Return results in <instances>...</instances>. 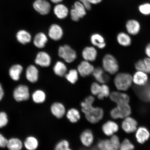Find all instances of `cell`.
<instances>
[{"mask_svg": "<svg viewBox=\"0 0 150 150\" xmlns=\"http://www.w3.org/2000/svg\"><path fill=\"white\" fill-rule=\"evenodd\" d=\"M136 86L135 90L139 98L145 102H150V81L143 86Z\"/></svg>", "mask_w": 150, "mask_h": 150, "instance_id": "7c38bea8", "label": "cell"}, {"mask_svg": "<svg viewBox=\"0 0 150 150\" xmlns=\"http://www.w3.org/2000/svg\"><path fill=\"white\" fill-rule=\"evenodd\" d=\"M138 9L141 13L144 16L150 15V4L146 3L141 5L139 6Z\"/></svg>", "mask_w": 150, "mask_h": 150, "instance_id": "60d3db41", "label": "cell"}, {"mask_svg": "<svg viewBox=\"0 0 150 150\" xmlns=\"http://www.w3.org/2000/svg\"><path fill=\"white\" fill-rule=\"evenodd\" d=\"M24 146L28 150L36 149L38 146V141L33 137H28L24 142Z\"/></svg>", "mask_w": 150, "mask_h": 150, "instance_id": "e575fe53", "label": "cell"}, {"mask_svg": "<svg viewBox=\"0 0 150 150\" xmlns=\"http://www.w3.org/2000/svg\"><path fill=\"white\" fill-rule=\"evenodd\" d=\"M131 112V107L128 103L117 105V107L111 110L110 117L114 119H124L130 116Z\"/></svg>", "mask_w": 150, "mask_h": 150, "instance_id": "277c9868", "label": "cell"}, {"mask_svg": "<svg viewBox=\"0 0 150 150\" xmlns=\"http://www.w3.org/2000/svg\"><path fill=\"white\" fill-rule=\"evenodd\" d=\"M104 70L111 75L117 74L119 69V63L116 58L111 54H106L102 61Z\"/></svg>", "mask_w": 150, "mask_h": 150, "instance_id": "3957f363", "label": "cell"}, {"mask_svg": "<svg viewBox=\"0 0 150 150\" xmlns=\"http://www.w3.org/2000/svg\"><path fill=\"white\" fill-rule=\"evenodd\" d=\"M125 28L127 33L129 34L135 35L139 33L141 29V25L138 21L135 19H130L126 22Z\"/></svg>", "mask_w": 150, "mask_h": 150, "instance_id": "2e32d148", "label": "cell"}, {"mask_svg": "<svg viewBox=\"0 0 150 150\" xmlns=\"http://www.w3.org/2000/svg\"><path fill=\"white\" fill-rule=\"evenodd\" d=\"M54 12L56 17L60 19L66 18L69 14L68 8L65 5L62 4L56 5L54 9Z\"/></svg>", "mask_w": 150, "mask_h": 150, "instance_id": "484cf974", "label": "cell"}, {"mask_svg": "<svg viewBox=\"0 0 150 150\" xmlns=\"http://www.w3.org/2000/svg\"><path fill=\"white\" fill-rule=\"evenodd\" d=\"M146 68V73L150 74V58L146 57L143 59Z\"/></svg>", "mask_w": 150, "mask_h": 150, "instance_id": "f6af8a7d", "label": "cell"}, {"mask_svg": "<svg viewBox=\"0 0 150 150\" xmlns=\"http://www.w3.org/2000/svg\"><path fill=\"white\" fill-rule=\"evenodd\" d=\"M50 110L52 115L57 119H61L64 117L67 111L64 105L59 102L52 103Z\"/></svg>", "mask_w": 150, "mask_h": 150, "instance_id": "ba28073f", "label": "cell"}, {"mask_svg": "<svg viewBox=\"0 0 150 150\" xmlns=\"http://www.w3.org/2000/svg\"><path fill=\"white\" fill-rule=\"evenodd\" d=\"M90 3L93 4H98L99 3H100L102 0H89Z\"/></svg>", "mask_w": 150, "mask_h": 150, "instance_id": "f907efd6", "label": "cell"}, {"mask_svg": "<svg viewBox=\"0 0 150 150\" xmlns=\"http://www.w3.org/2000/svg\"><path fill=\"white\" fill-rule=\"evenodd\" d=\"M13 96L17 102L28 100L29 98L30 95L27 86L23 85L18 86L14 90Z\"/></svg>", "mask_w": 150, "mask_h": 150, "instance_id": "52a82bcc", "label": "cell"}, {"mask_svg": "<svg viewBox=\"0 0 150 150\" xmlns=\"http://www.w3.org/2000/svg\"><path fill=\"white\" fill-rule=\"evenodd\" d=\"M137 125V122L136 120L129 116L124 118L122 122L121 127L125 132L127 134H130L136 131Z\"/></svg>", "mask_w": 150, "mask_h": 150, "instance_id": "8fae6325", "label": "cell"}, {"mask_svg": "<svg viewBox=\"0 0 150 150\" xmlns=\"http://www.w3.org/2000/svg\"><path fill=\"white\" fill-rule=\"evenodd\" d=\"M134 67L137 71H142L146 73V68L143 59H140L136 62Z\"/></svg>", "mask_w": 150, "mask_h": 150, "instance_id": "7bdbcfd3", "label": "cell"}, {"mask_svg": "<svg viewBox=\"0 0 150 150\" xmlns=\"http://www.w3.org/2000/svg\"><path fill=\"white\" fill-rule=\"evenodd\" d=\"M8 120L6 113L5 112H0V128L6 125L8 123Z\"/></svg>", "mask_w": 150, "mask_h": 150, "instance_id": "ee69618b", "label": "cell"}, {"mask_svg": "<svg viewBox=\"0 0 150 150\" xmlns=\"http://www.w3.org/2000/svg\"><path fill=\"white\" fill-rule=\"evenodd\" d=\"M32 98L35 103L38 104L42 103L46 100V93L42 90H37L33 93Z\"/></svg>", "mask_w": 150, "mask_h": 150, "instance_id": "836d02e7", "label": "cell"}, {"mask_svg": "<svg viewBox=\"0 0 150 150\" xmlns=\"http://www.w3.org/2000/svg\"><path fill=\"white\" fill-rule=\"evenodd\" d=\"M95 68L89 62L84 61L81 62L78 67L79 74L82 77H86L92 74Z\"/></svg>", "mask_w": 150, "mask_h": 150, "instance_id": "5bb4252c", "label": "cell"}, {"mask_svg": "<svg viewBox=\"0 0 150 150\" xmlns=\"http://www.w3.org/2000/svg\"><path fill=\"white\" fill-rule=\"evenodd\" d=\"M65 116L68 120L72 123L78 122L81 118L79 110L75 108L69 109L67 111Z\"/></svg>", "mask_w": 150, "mask_h": 150, "instance_id": "44dd1931", "label": "cell"}, {"mask_svg": "<svg viewBox=\"0 0 150 150\" xmlns=\"http://www.w3.org/2000/svg\"><path fill=\"white\" fill-rule=\"evenodd\" d=\"M117 39L118 44L122 46L128 47L130 46L132 43V39L130 35L123 32L118 34Z\"/></svg>", "mask_w": 150, "mask_h": 150, "instance_id": "d4e9b609", "label": "cell"}, {"mask_svg": "<svg viewBox=\"0 0 150 150\" xmlns=\"http://www.w3.org/2000/svg\"><path fill=\"white\" fill-rule=\"evenodd\" d=\"M79 1L85 6L86 9L89 10L91 9V4L89 2V0H79Z\"/></svg>", "mask_w": 150, "mask_h": 150, "instance_id": "7dc6e473", "label": "cell"}, {"mask_svg": "<svg viewBox=\"0 0 150 150\" xmlns=\"http://www.w3.org/2000/svg\"><path fill=\"white\" fill-rule=\"evenodd\" d=\"M110 100L117 105L129 103L130 97L127 94L119 91H113L110 95Z\"/></svg>", "mask_w": 150, "mask_h": 150, "instance_id": "9a60e30c", "label": "cell"}, {"mask_svg": "<svg viewBox=\"0 0 150 150\" xmlns=\"http://www.w3.org/2000/svg\"><path fill=\"white\" fill-rule=\"evenodd\" d=\"M86 8L80 1H76L73 5L70 11L71 18L74 21H78L86 14Z\"/></svg>", "mask_w": 150, "mask_h": 150, "instance_id": "8992f818", "label": "cell"}, {"mask_svg": "<svg viewBox=\"0 0 150 150\" xmlns=\"http://www.w3.org/2000/svg\"><path fill=\"white\" fill-rule=\"evenodd\" d=\"M17 40L23 45H25L31 42V36L30 33L25 30H21L16 34Z\"/></svg>", "mask_w": 150, "mask_h": 150, "instance_id": "f1b7e54d", "label": "cell"}, {"mask_svg": "<svg viewBox=\"0 0 150 150\" xmlns=\"http://www.w3.org/2000/svg\"><path fill=\"white\" fill-rule=\"evenodd\" d=\"M101 88V84L97 82L92 83L90 88V91L92 95L97 96L100 93Z\"/></svg>", "mask_w": 150, "mask_h": 150, "instance_id": "f35d334b", "label": "cell"}, {"mask_svg": "<svg viewBox=\"0 0 150 150\" xmlns=\"http://www.w3.org/2000/svg\"><path fill=\"white\" fill-rule=\"evenodd\" d=\"M7 147L9 150H20L22 149V144L18 139L12 138L8 141Z\"/></svg>", "mask_w": 150, "mask_h": 150, "instance_id": "d590c367", "label": "cell"}, {"mask_svg": "<svg viewBox=\"0 0 150 150\" xmlns=\"http://www.w3.org/2000/svg\"><path fill=\"white\" fill-rule=\"evenodd\" d=\"M53 71L56 76L62 77L65 76L67 72V67L62 62L58 61L54 65Z\"/></svg>", "mask_w": 150, "mask_h": 150, "instance_id": "4dcf8cb0", "label": "cell"}, {"mask_svg": "<svg viewBox=\"0 0 150 150\" xmlns=\"http://www.w3.org/2000/svg\"><path fill=\"white\" fill-rule=\"evenodd\" d=\"M97 148L100 150H115L110 139L99 140L97 143Z\"/></svg>", "mask_w": 150, "mask_h": 150, "instance_id": "1f68e13d", "label": "cell"}, {"mask_svg": "<svg viewBox=\"0 0 150 150\" xmlns=\"http://www.w3.org/2000/svg\"><path fill=\"white\" fill-rule=\"evenodd\" d=\"M51 62V57L47 53L44 52H38L35 60L36 64L43 67H49Z\"/></svg>", "mask_w": 150, "mask_h": 150, "instance_id": "e0dca14e", "label": "cell"}, {"mask_svg": "<svg viewBox=\"0 0 150 150\" xmlns=\"http://www.w3.org/2000/svg\"><path fill=\"white\" fill-rule=\"evenodd\" d=\"M50 1L53 3L57 4L61 2L63 0H50Z\"/></svg>", "mask_w": 150, "mask_h": 150, "instance_id": "816d5d0a", "label": "cell"}, {"mask_svg": "<svg viewBox=\"0 0 150 150\" xmlns=\"http://www.w3.org/2000/svg\"><path fill=\"white\" fill-rule=\"evenodd\" d=\"M35 10L42 15L49 13L51 9V5L46 0H36L33 4Z\"/></svg>", "mask_w": 150, "mask_h": 150, "instance_id": "30bf717a", "label": "cell"}, {"mask_svg": "<svg viewBox=\"0 0 150 150\" xmlns=\"http://www.w3.org/2000/svg\"><path fill=\"white\" fill-rule=\"evenodd\" d=\"M63 31L62 28L57 24H52L49 30V36L54 40L58 41L60 40L63 37Z\"/></svg>", "mask_w": 150, "mask_h": 150, "instance_id": "ffe728a7", "label": "cell"}, {"mask_svg": "<svg viewBox=\"0 0 150 150\" xmlns=\"http://www.w3.org/2000/svg\"><path fill=\"white\" fill-rule=\"evenodd\" d=\"M110 91L109 87L105 83L101 84L100 93L97 97L99 100H102L105 98L110 96Z\"/></svg>", "mask_w": 150, "mask_h": 150, "instance_id": "8d00e7d4", "label": "cell"}, {"mask_svg": "<svg viewBox=\"0 0 150 150\" xmlns=\"http://www.w3.org/2000/svg\"><path fill=\"white\" fill-rule=\"evenodd\" d=\"M91 42L94 46L101 49L104 48L106 47V44L105 39L102 35L98 33H95L91 35Z\"/></svg>", "mask_w": 150, "mask_h": 150, "instance_id": "83f0119b", "label": "cell"}, {"mask_svg": "<svg viewBox=\"0 0 150 150\" xmlns=\"http://www.w3.org/2000/svg\"><path fill=\"white\" fill-rule=\"evenodd\" d=\"M94 139L93 133L90 129H85L82 131L80 136V142L86 147H89L92 145Z\"/></svg>", "mask_w": 150, "mask_h": 150, "instance_id": "9c48e42d", "label": "cell"}, {"mask_svg": "<svg viewBox=\"0 0 150 150\" xmlns=\"http://www.w3.org/2000/svg\"><path fill=\"white\" fill-rule=\"evenodd\" d=\"M4 95V92L1 84L0 83V101H1Z\"/></svg>", "mask_w": 150, "mask_h": 150, "instance_id": "681fc988", "label": "cell"}, {"mask_svg": "<svg viewBox=\"0 0 150 150\" xmlns=\"http://www.w3.org/2000/svg\"><path fill=\"white\" fill-rule=\"evenodd\" d=\"M70 142L67 139L61 140L56 144L54 149L56 150H71Z\"/></svg>", "mask_w": 150, "mask_h": 150, "instance_id": "74e56055", "label": "cell"}, {"mask_svg": "<svg viewBox=\"0 0 150 150\" xmlns=\"http://www.w3.org/2000/svg\"><path fill=\"white\" fill-rule=\"evenodd\" d=\"M48 41L46 35L42 33H39L35 35L33 40V44L38 48H44Z\"/></svg>", "mask_w": 150, "mask_h": 150, "instance_id": "4316f807", "label": "cell"}, {"mask_svg": "<svg viewBox=\"0 0 150 150\" xmlns=\"http://www.w3.org/2000/svg\"><path fill=\"white\" fill-rule=\"evenodd\" d=\"M110 139L113 144L114 149L117 150L120 149L121 143L119 137L114 134L111 136Z\"/></svg>", "mask_w": 150, "mask_h": 150, "instance_id": "b9f144b4", "label": "cell"}, {"mask_svg": "<svg viewBox=\"0 0 150 150\" xmlns=\"http://www.w3.org/2000/svg\"><path fill=\"white\" fill-rule=\"evenodd\" d=\"M114 85L119 91H126L132 85V76L129 73H118L114 77Z\"/></svg>", "mask_w": 150, "mask_h": 150, "instance_id": "6da1fadb", "label": "cell"}, {"mask_svg": "<svg viewBox=\"0 0 150 150\" xmlns=\"http://www.w3.org/2000/svg\"><path fill=\"white\" fill-rule=\"evenodd\" d=\"M38 71L34 65L28 67L26 70V76L27 80L32 83L36 82L38 79Z\"/></svg>", "mask_w": 150, "mask_h": 150, "instance_id": "603a6c76", "label": "cell"}, {"mask_svg": "<svg viewBox=\"0 0 150 150\" xmlns=\"http://www.w3.org/2000/svg\"><path fill=\"white\" fill-rule=\"evenodd\" d=\"M148 74L142 71H137L132 76L133 82L136 86H142L149 81Z\"/></svg>", "mask_w": 150, "mask_h": 150, "instance_id": "ac0fdd59", "label": "cell"}, {"mask_svg": "<svg viewBox=\"0 0 150 150\" xmlns=\"http://www.w3.org/2000/svg\"><path fill=\"white\" fill-rule=\"evenodd\" d=\"M145 52L147 57L150 58V42L146 46Z\"/></svg>", "mask_w": 150, "mask_h": 150, "instance_id": "c3c4849f", "label": "cell"}, {"mask_svg": "<svg viewBox=\"0 0 150 150\" xmlns=\"http://www.w3.org/2000/svg\"><path fill=\"white\" fill-rule=\"evenodd\" d=\"M97 51L93 47H87L84 49L82 52V56L85 61L93 62L96 59Z\"/></svg>", "mask_w": 150, "mask_h": 150, "instance_id": "7402d4cb", "label": "cell"}, {"mask_svg": "<svg viewBox=\"0 0 150 150\" xmlns=\"http://www.w3.org/2000/svg\"><path fill=\"white\" fill-rule=\"evenodd\" d=\"M86 119L89 123L92 124L98 123L103 119L104 111L99 107L92 106L82 112Z\"/></svg>", "mask_w": 150, "mask_h": 150, "instance_id": "7a4b0ae2", "label": "cell"}, {"mask_svg": "<svg viewBox=\"0 0 150 150\" xmlns=\"http://www.w3.org/2000/svg\"><path fill=\"white\" fill-rule=\"evenodd\" d=\"M58 54L60 57L68 63H72L77 57L76 52L68 45L60 47Z\"/></svg>", "mask_w": 150, "mask_h": 150, "instance_id": "5b68a950", "label": "cell"}, {"mask_svg": "<svg viewBox=\"0 0 150 150\" xmlns=\"http://www.w3.org/2000/svg\"><path fill=\"white\" fill-rule=\"evenodd\" d=\"M134 146L130 140L125 139L120 144V149L121 150H131L134 149Z\"/></svg>", "mask_w": 150, "mask_h": 150, "instance_id": "ab89813d", "label": "cell"}, {"mask_svg": "<svg viewBox=\"0 0 150 150\" xmlns=\"http://www.w3.org/2000/svg\"><path fill=\"white\" fill-rule=\"evenodd\" d=\"M96 82L99 83H106L109 80V76L105 74L104 70L100 67L95 68L92 74Z\"/></svg>", "mask_w": 150, "mask_h": 150, "instance_id": "cb8c5ba5", "label": "cell"}, {"mask_svg": "<svg viewBox=\"0 0 150 150\" xmlns=\"http://www.w3.org/2000/svg\"><path fill=\"white\" fill-rule=\"evenodd\" d=\"M102 130L105 135L111 137L119 130V127L115 122L109 120L105 122L102 125Z\"/></svg>", "mask_w": 150, "mask_h": 150, "instance_id": "4fadbf2b", "label": "cell"}, {"mask_svg": "<svg viewBox=\"0 0 150 150\" xmlns=\"http://www.w3.org/2000/svg\"><path fill=\"white\" fill-rule=\"evenodd\" d=\"M23 71V67L20 64H15L11 67L9 70V75L11 78L17 81L20 79V76Z\"/></svg>", "mask_w": 150, "mask_h": 150, "instance_id": "f546056e", "label": "cell"}, {"mask_svg": "<svg viewBox=\"0 0 150 150\" xmlns=\"http://www.w3.org/2000/svg\"><path fill=\"white\" fill-rule=\"evenodd\" d=\"M8 142V140L2 135L0 134V147L5 148L7 147Z\"/></svg>", "mask_w": 150, "mask_h": 150, "instance_id": "bcb514c9", "label": "cell"}, {"mask_svg": "<svg viewBox=\"0 0 150 150\" xmlns=\"http://www.w3.org/2000/svg\"><path fill=\"white\" fill-rule=\"evenodd\" d=\"M135 136L138 143L143 144L149 140L150 137V133L146 127H140L137 129Z\"/></svg>", "mask_w": 150, "mask_h": 150, "instance_id": "d6986e66", "label": "cell"}, {"mask_svg": "<svg viewBox=\"0 0 150 150\" xmlns=\"http://www.w3.org/2000/svg\"><path fill=\"white\" fill-rule=\"evenodd\" d=\"M79 74L76 69H71L65 75V77L70 83L74 84L78 81Z\"/></svg>", "mask_w": 150, "mask_h": 150, "instance_id": "d6a6232c", "label": "cell"}]
</instances>
